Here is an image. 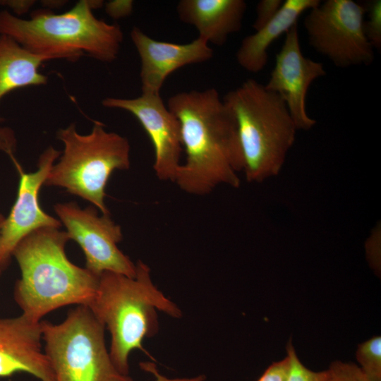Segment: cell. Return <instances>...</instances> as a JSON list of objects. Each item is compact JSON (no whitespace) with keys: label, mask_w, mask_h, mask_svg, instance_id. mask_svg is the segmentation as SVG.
Wrapping results in <instances>:
<instances>
[{"label":"cell","mask_w":381,"mask_h":381,"mask_svg":"<svg viewBox=\"0 0 381 381\" xmlns=\"http://www.w3.org/2000/svg\"><path fill=\"white\" fill-rule=\"evenodd\" d=\"M168 109L178 119L186 161L174 183L184 192L204 195L221 184L237 188L243 158L236 121L217 90L181 92Z\"/></svg>","instance_id":"6da1fadb"},{"label":"cell","mask_w":381,"mask_h":381,"mask_svg":"<svg viewBox=\"0 0 381 381\" xmlns=\"http://www.w3.org/2000/svg\"><path fill=\"white\" fill-rule=\"evenodd\" d=\"M69 240L59 228L43 227L23 238L13 251L21 272L14 298L22 313L34 320L65 306H89L95 296L99 277L68 260L65 248Z\"/></svg>","instance_id":"7a4b0ae2"},{"label":"cell","mask_w":381,"mask_h":381,"mask_svg":"<svg viewBox=\"0 0 381 381\" xmlns=\"http://www.w3.org/2000/svg\"><path fill=\"white\" fill-rule=\"evenodd\" d=\"M102 1H79L62 13L35 10L29 19L0 11V35H6L46 61H75L83 56L110 63L119 53L123 34L117 24L98 19L92 11Z\"/></svg>","instance_id":"3957f363"},{"label":"cell","mask_w":381,"mask_h":381,"mask_svg":"<svg viewBox=\"0 0 381 381\" xmlns=\"http://www.w3.org/2000/svg\"><path fill=\"white\" fill-rule=\"evenodd\" d=\"M133 277L104 272L99 277L95 296L88 306L111 334L109 350L117 370L128 376L130 353H145L143 340L157 332V310L173 318L182 315L180 308L153 284L150 267L141 260Z\"/></svg>","instance_id":"277c9868"},{"label":"cell","mask_w":381,"mask_h":381,"mask_svg":"<svg viewBox=\"0 0 381 381\" xmlns=\"http://www.w3.org/2000/svg\"><path fill=\"white\" fill-rule=\"evenodd\" d=\"M222 100L236 121L246 179L260 182L277 175L297 130L283 99L248 79Z\"/></svg>","instance_id":"5b68a950"},{"label":"cell","mask_w":381,"mask_h":381,"mask_svg":"<svg viewBox=\"0 0 381 381\" xmlns=\"http://www.w3.org/2000/svg\"><path fill=\"white\" fill-rule=\"evenodd\" d=\"M56 136L64 145V151L44 185L65 188L90 202L101 214H110L105 204L106 186L114 171L130 167L128 139L107 131L98 121L86 135L80 134L75 123H71L60 128Z\"/></svg>","instance_id":"8992f818"},{"label":"cell","mask_w":381,"mask_h":381,"mask_svg":"<svg viewBox=\"0 0 381 381\" xmlns=\"http://www.w3.org/2000/svg\"><path fill=\"white\" fill-rule=\"evenodd\" d=\"M41 324L44 351L54 381H133L113 364L106 346L105 327L88 306H77L58 325Z\"/></svg>","instance_id":"52a82bcc"},{"label":"cell","mask_w":381,"mask_h":381,"mask_svg":"<svg viewBox=\"0 0 381 381\" xmlns=\"http://www.w3.org/2000/svg\"><path fill=\"white\" fill-rule=\"evenodd\" d=\"M365 7L352 0H327L311 8L303 25L310 44L336 66L371 64L374 48L363 32Z\"/></svg>","instance_id":"ba28073f"},{"label":"cell","mask_w":381,"mask_h":381,"mask_svg":"<svg viewBox=\"0 0 381 381\" xmlns=\"http://www.w3.org/2000/svg\"><path fill=\"white\" fill-rule=\"evenodd\" d=\"M54 209L69 238L83 250L86 269L98 277L104 272L135 276L136 265L118 248L121 228L110 214L99 215L95 206L82 209L75 202L57 203Z\"/></svg>","instance_id":"9c48e42d"},{"label":"cell","mask_w":381,"mask_h":381,"mask_svg":"<svg viewBox=\"0 0 381 381\" xmlns=\"http://www.w3.org/2000/svg\"><path fill=\"white\" fill-rule=\"evenodd\" d=\"M4 146L20 175L18 194L9 215L5 218L1 231L0 259L4 267L18 243L31 232L43 227L60 228L61 222L47 214L40 207L39 193L55 161L61 155L52 146L40 156L37 169L25 173L15 159L11 148Z\"/></svg>","instance_id":"30bf717a"},{"label":"cell","mask_w":381,"mask_h":381,"mask_svg":"<svg viewBox=\"0 0 381 381\" xmlns=\"http://www.w3.org/2000/svg\"><path fill=\"white\" fill-rule=\"evenodd\" d=\"M104 107L127 111L140 122L153 145V169L162 181L174 182L181 164L180 124L159 94L142 93L135 98L106 97Z\"/></svg>","instance_id":"8fae6325"},{"label":"cell","mask_w":381,"mask_h":381,"mask_svg":"<svg viewBox=\"0 0 381 381\" xmlns=\"http://www.w3.org/2000/svg\"><path fill=\"white\" fill-rule=\"evenodd\" d=\"M325 75L322 63L303 55L296 23L286 33L265 87L283 99L297 130H308L316 123V121L306 111L308 90L315 79Z\"/></svg>","instance_id":"7c38bea8"},{"label":"cell","mask_w":381,"mask_h":381,"mask_svg":"<svg viewBox=\"0 0 381 381\" xmlns=\"http://www.w3.org/2000/svg\"><path fill=\"white\" fill-rule=\"evenodd\" d=\"M41 322L23 313L0 318V377L26 373L41 381H54L51 363L42 348Z\"/></svg>","instance_id":"4fadbf2b"},{"label":"cell","mask_w":381,"mask_h":381,"mask_svg":"<svg viewBox=\"0 0 381 381\" xmlns=\"http://www.w3.org/2000/svg\"><path fill=\"white\" fill-rule=\"evenodd\" d=\"M131 38L140 59L142 93L159 94L171 73L189 64L207 61L213 56L209 43L200 37L186 44L162 42L133 27Z\"/></svg>","instance_id":"5bb4252c"},{"label":"cell","mask_w":381,"mask_h":381,"mask_svg":"<svg viewBox=\"0 0 381 381\" xmlns=\"http://www.w3.org/2000/svg\"><path fill=\"white\" fill-rule=\"evenodd\" d=\"M246 10L243 0H181L176 6L180 20L215 45L224 44L230 35L240 30Z\"/></svg>","instance_id":"9a60e30c"},{"label":"cell","mask_w":381,"mask_h":381,"mask_svg":"<svg viewBox=\"0 0 381 381\" xmlns=\"http://www.w3.org/2000/svg\"><path fill=\"white\" fill-rule=\"evenodd\" d=\"M320 3V0H286L276 16L255 33L246 36L236 52L238 64L250 73H258L267 65V49L283 33H286L299 16Z\"/></svg>","instance_id":"2e32d148"},{"label":"cell","mask_w":381,"mask_h":381,"mask_svg":"<svg viewBox=\"0 0 381 381\" xmlns=\"http://www.w3.org/2000/svg\"><path fill=\"white\" fill-rule=\"evenodd\" d=\"M46 61L8 36L0 35V101L11 91L28 86L42 85L47 77L40 72ZM4 119L0 115V122Z\"/></svg>","instance_id":"e0dca14e"},{"label":"cell","mask_w":381,"mask_h":381,"mask_svg":"<svg viewBox=\"0 0 381 381\" xmlns=\"http://www.w3.org/2000/svg\"><path fill=\"white\" fill-rule=\"evenodd\" d=\"M356 357L372 381H381V337L375 336L358 345Z\"/></svg>","instance_id":"ac0fdd59"},{"label":"cell","mask_w":381,"mask_h":381,"mask_svg":"<svg viewBox=\"0 0 381 381\" xmlns=\"http://www.w3.org/2000/svg\"><path fill=\"white\" fill-rule=\"evenodd\" d=\"M368 20L363 21L364 34L373 48L381 49V1H371L365 6Z\"/></svg>","instance_id":"d6986e66"},{"label":"cell","mask_w":381,"mask_h":381,"mask_svg":"<svg viewBox=\"0 0 381 381\" xmlns=\"http://www.w3.org/2000/svg\"><path fill=\"white\" fill-rule=\"evenodd\" d=\"M286 353L291 359V369L287 381H325L327 370L313 371L305 366L297 356L291 339L286 346Z\"/></svg>","instance_id":"ffe728a7"},{"label":"cell","mask_w":381,"mask_h":381,"mask_svg":"<svg viewBox=\"0 0 381 381\" xmlns=\"http://www.w3.org/2000/svg\"><path fill=\"white\" fill-rule=\"evenodd\" d=\"M327 370L325 381H372L353 363L333 361Z\"/></svg>","instance_id":"44dd1931"},{"label":"cell","mask_w":381,"mask_h":381,"mask_svg":"<svg viewBox=\"0 0 381 381\" xmlns=\"http://www.w3.org/2000/svg\"><path fill=\"white\" fill-rule=\"evenodd\" d=\"M283 2L282 0H261L258 3L256 19L253 24V28L255 31L263 27L276 16Z\"/></svg>","instance_id":"7402d4cb"},{"label":"cell","mask_w":381,"mask_h":381,"mask_svg":"<svg viewBox=\"0 0 381 381\" xmlns=\"http://www.w3.org/2000/svg\"><path fill=\"white\" fill-rule=\"evenodd\" d=\"M291 369V359L286 356L272 363L257 381H287Z\"/></svg>","instance_id":"603a6c76"},{"label":"cell","mask_w":381,"mask_h":381,"mask_svg":"<svg viewBox=\"0 0 381 381\" xmlns=\"http://www.w3.org/2000/svg\"><path fill=\"white\" fill-rule=\"evenodd\" d=\"M132 1H111L106 4V11L114 18L128 16L133 10Z\"/></svg>","instance_id":"cb8c5ba5"},{"label":"cell","mask_w":381,"mask_h":381,"mask_svg":"<svg viewBox=\"0 0 381 381\" xmlns=\"http://www.w3.org/2000/svg\"><path fill=\"white\" fill-rule=\"evenodd\" d=\"M140 368L145 371L149 372L155 377V381H205L206 379L203 375H200L193 377H183V378H169L161 375L155 365L150 362H142L140 363Z\"/></svg>","instance_id":"d4e9b609"},{"label":"cell","mask_w":381,"mask_h":381,"mask_svg":"<svg viewBox=\"0 0 381 381\" xmlns=\"http://www.w3.org/2000/svg\"><path fill=\"white\" fill-rule=\"evenodd\" d=\"M34 1L4 0L0 1V5L11 8L13 15L19 16L27 12L33 5Z\"/></svg>","instance_id":"484cf974"},{"label":"cell","mask_w":381,"mask_h":381,"mask_svg":"<svg viewBox=\"0 0 381 381\" xmlns=\"http://www.w3.org/2000/svg\"><path fill=\"white\" fill-rule=\"evenodd\" d=\"M4 219H5V217L1 214H0V249H1V228H2V226H3V224H4ZM4 266L1 262V259H0V273L3 269Z\"/></svg>","instance_id":"4316f807"}]
</instances>
